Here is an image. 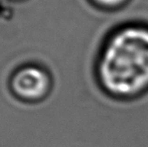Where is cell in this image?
Masks as SVG:
<instances>
[{"mask_svg":"<svg viewBox=\"0 0 148 147\" xmlns=\"http://www.w3.org/2000/svg\"><path fill=\"white\" fill-rule=\"evenodd\" d=\"M96 75L103 92L132 100L148 92V25L129 22L112 30L98 55Z\"/></svg>","mask_w":148,"mask_h":147,"instance_id":"6da1fadb","label":"cell"},{"mask_svg":"<svg viewBox=\"0 0 148 147\" xmlns=\"http://www.w3.org/2000/svg\"><path fill=\"white\" fill-rule=\"evenodd\" d=\"M11 87L16 96L22 100L37 101L47 94L51 80L42 69L30 66L16 72L11 80Z\"/></svg>","mask_w":148,"mask_h":147,"instance_id":"7a4b0ae2","label":"cell"},{"mask_svg":"<svg viewBox=\"0 0 148 147\" xmlns=\"http://www.w3.org/2000/svg\"><path fill=\"white\" fill-rule=\"evenodd\" d=\"M98 7L105 10H114L126 4L129 0H91Z\"/></svg>","mask_w":148,"mask_h":147,"instance_id":"3957f363","label":"cell"}]
</instances>
